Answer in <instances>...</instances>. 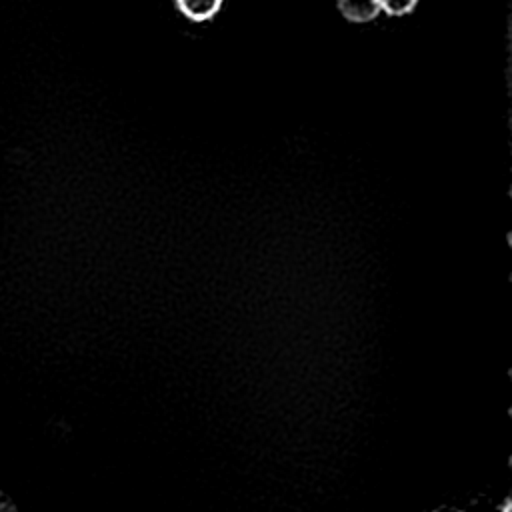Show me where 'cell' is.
<instances>
[{
  "label": "cell",
  "instance_id": "6da1fadb",
  "mask_svg": "<svg viewBox=\"0 0 512 512\" xmlns=\"http://www.w3.org/2000/svg\"><path fill=\"white\" fill-rule=\"evenodd\" d=\"M338 6L350 22H368L380 12L378 0H338Z\"/></svg>",
  "mask_w": 512,
  "mask_h": 512
},
{
  "label": "cell",
  "instance_id": "7a4b0ae2",
  "mask_svg": "<svg viewBox=\"0 0 512 512\" xmlns=\"http://www.w3.org/2000/svg\"><path fill=\"white\" fill-rule=\"evenodd\" d=\"M180 10L192 20H208L218 10L222 0H176Z\"/></svg>",
  "mask_w": 512,
  "mask_h": 512
},
{
  "label": "cell",
  "instance_id": "3957f363",
  "mask_svg": "<svg viewBox=\"0 0 512 512\" xmlns=\"http://www.w3.org/2000/svg\"><path fill=\"white\" fill-rule=\"evenodd\" d=\"M416 2L418 0H378V6H380V10H384L390 16H400V14L410 12Z\"/></svg>",
  "mask_w": 512,
  "mask_h": 512
},
{
  "label": "cell",
  "instance_id": "277c9868",
  "mask_svg": "<svg viewBox=\"0 0 512 512\" xmlns=\"http://www.w3.org/2000/svg\"><path fill=\"white\" fill-rule=\"evenodd\" d=\"M0 512H18L16 506L12 504V500L0 490Z\"/></svg>",
  "mask_w": 512,
  "mask_h": 512
},
{
  "label": "cell",
  "instance_id": "5b68a950",
  "mask_svg": "<svg viewBox=\"0 0 512 512\" xmlns=\"http://www.w3.org/2000/svg\"><path fill=\"white\" fill-rule=\"evenodd\" d=\"M436 512H460V510H456V508H438Z\"/></svg>",
  "mask_w": 512,
  "mask_h": 512
}]
</instances>
